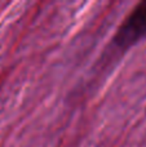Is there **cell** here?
<instances>
[{"label": "cell", "mask_w": 146, "mask_h": 147, "mask_svg": "<svg viewBox=\"0 0 146 147\" xmlns=\"http://www.w3.org/2000/svg\"><path fill=\"white\" fill-rule=\"evenodd\" d=\"M146 38V1H142L124 20L114 41L122 48H128Z\"/></svg>", "instance_id": "1"}]
</instances>
